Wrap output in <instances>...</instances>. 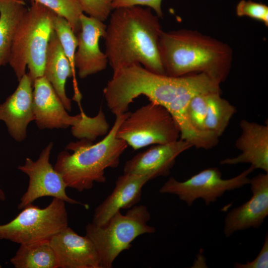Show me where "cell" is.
Listing matches in <instances>:
<instances>
[{"label": "cell", "instance_id": "1", "mask_svg": "<svg viewBox=\"0 0 268 268\" xmlns=\"http://www.w3.org/2000/svg\"><path fill=\"white\" fill-rule=\"evenodd\" d=\"M220 85L205 73L171 76L152 72L137 63L114 71L103 94L116 117L127 112L137 97L146 96L171 114L179 128L181 139L199 148L204 144L205 136L192 126L187 112L189 103L197 94L221 93Z\"/></svg>", "mask_w": 268, "mask_h": 268}, {"label": "cell", "instance_id": "2", "mask_svg": "<svg viewBox=\"0 0 268 268\" xmlns=\"http://www.w3.org/2000/svg\"><path fill=\"white\" fill-rule=\"evenodd\" d=\"M110 16L103 38L113 71L138 63L152 72L165 74L159 47L163 30L159 18L151 8L120 7Z\"/></svg>", "mask_w": 268, "mask_h": 268}, {"label": "cell", "instance_id": "3", "mask_svg": "<svg viewBox=\"0 0 268 268\" xmlns=\"http://www.w3.org/2000/svg\"><path fill=\"white\" fill-rule=\"evenodd\" d=\"M159 47L167 75L203 73L221 84L230 72L233 56L230 46L197 31H163Z\"/></svg>", "mask_w": 268, "mask_h": 268}, {"label": "cell", "instance_id": "4", "mask_svg": "<svg viewBox=\"0 0 268 268\" xmlns=\"http://www.w3.org/2000/svg\"><path fill=\"white\" fill-rule=\"evenodd\" d=\"M128 111L116 116L114 124L106 136L92 144L91 141L82 139L70 142L67 150L58 155L55 169L62 176L67 187L78 192L91 189L95 182L106 181L105 170L116 168L120 157L128 147L127 143L116 136L117 130L128 115Z\"/></svg>", "mask_w": 268, "mask_h": 268}, {"label": "cell", "instance_id": "5", "mask_svg": "<svg viewBox=\"0 0 268 268\" xmlns=\"http://www.w3.org/2000/svg\"><path fill=\"white\" fill-rule=\"evenodd\" d=\"M19 21L13 39L9 65L19 81L26 73L32 85L34 80L44 75L48 45L54 30L56 14L38 2H31Z\"/></svg>", "mask_w": 268, "mask_h": 268}, {"label": "cell", "instance_id": "6", "mask_svg": "<svg viewBox=\"0 0 268 268\" xmlns=\"http://www.w3.org/2000/svg\"><path fill=\"white\" fill-rule=\"evenodd\" d=\"M33 89L34 121L39 129H65L71 126L73 136L91 141L108 132L109 125L101 109L93 117H88L82 112L74 116L69 115L44 76L34 80Z\"/></svg>", "mask_w": 268, "mask_h": 268}, {"label": "cell", "instance_id": "7", "mask_svg": "<svg viewBox=\"0 0 268 268\" xmlns=\"http://www.w3.org/2000/svg\"><path fill=\"white\" fill-rule=\"evenodd\" d=\"M150 219L146 206L135 205L124 214L118 211L102 226L86 225L85 235L94 244L102 268H112L118 256L129 250L137 237L155 232V228L147 224Z\"/></svg>", "mask_w": 268, "mask_h": 268}, {"label": "cell", "instance_id": "8", "mask_svg": "<svg viewBox=\"0 0 268 268\" xmlns=\"http://www.w3.org/2000/svg\"><path fill=\"white\" fill-rule=\"evenodd\" d=\"M116 136L134 150L153 144H165L180 137L179 128L163 106L150 102L134 112H128Z\"/></svg>", "mask_w": 268, "mask_h": 268}, {"label": "cell", "instance_id": "9", "mask_svg": "<svg viewBox=\"0 0 268 268\" xmlns=\"http://www.w3.org/2000/svg\"><path fill=\"white\" fill-rule=\"evenodd\" d=\"M65 203L53 198L43 208L32 204L27 205L12 220L0 225V239L20 245L50 240L68 226Z\"/></svg>", "mask_w": 268, "mask_h": 268}, {"label": "cell", "instance_id": "10", "mask_svg": "<svg viewBox=\"0 0 268 268\" xmlns=\"http://www.w3.org/2000/svg\"><path fill=\"white\" fill-rule=\"evenodd\" d=\"M255 170L251 166L239 175L224 179L217 167L201 170L184 181L170 177L161 187L159 192L177 196L188 206L198 199H202L206 205L215 202L227 191L234 190L249 184V175Z\"/></svg>", "mask_w": 268, "mask_h": 268}, {"label": "cell", "instance_id": "11", "mask_svg": "<svg viewBox=\"0 0 268 268\" xmlns=\"http://www.w3.org/2000/svg\"><path fill=\"white\" fill-rule=\"evenodd\" d=\"M53 145V143L50 142L42 150L36 161L27 157L23 165L18 166V169L29 178L28 188L20 199L17 206L18 209H23L37 199L44 197H52L70 204L87 206V204L67 195V185L61 175L55 169L49 161Z\"/></svg>", "mask_w": 268, "mask_h": 268}, {"label": "cell", "instance_id": "12", "mask_svg": "<svg viewBox=\"0 0 268 268\" xmlns=\"http://www.w3.org/2000/svg\"><path fill=\"white\" fill-rule=\"evenodd\" d=\"M81 29L76 35L77 46L75 53V68L81 79L104 70L107 57L99 47L100 38L105 35L107 25L97 18L82 13L80 16Z\"/></svg>", "mask_w": 268, "mask_h": 268}, {"label": "cell", "instance_id": "13", "mask_svg": "<svg viewBox=\"0 0 268 268\" xmlns=\"http://www.w3.org/2000/svg\"><path fill=\"white\" fill-rule=\"evenodd\" d=\"M251 198L226 215L224 234L226 237L249 228H258L268 215V173L250 179Z\"/></svg>", "mask_w": 268, "mask_h": 268}, {"label": "cell", "instance_id": "14", "mask_svg": "<svg viewBox=\"0 0 268 268\" xmlns=\"http://www.w3.org/2000/svg\"><path fill=\"white\" fill-rule=\"evenodd\" d=\"M192 147L191 144L181 138L168 143L155 144L127 161L124 173L147 176L150 180L167 176L177 157Z\"/></svg>", "mask_w": 268, "mask_h": 268}, {"label": "cell", "instance_id": "15", "mask_svg": "<svg viewBox=\"0 0 268 268\" xmlns=\"http://www.w3.org/2000/svg\"><path fill=\"white\" fill-rule=\"evenodd\" d=\"M59 268H102L94 244L69 226L50 240Z\"/></svg>", "mask_w": 268, "mask_h": 268}, {"label": "cell", "instance_id": "16", "mask_svg": "<svg viewBox=\"0 0 268 268\" xmlns=\"http://www.w3.org/2000/svg\"><path fill=\"white\" fill-rule=\"evenodd\" d=\"M18 82L14 92L0 104V121L5 123L10 136L20 142L26 138L27 126L35 116L33 85L28 74Z\"/></svg>", "mask_w": 268, "mask_h": 268}, {"label": "cell", "instance_id": "17", "mask_svg": "<svg viewBox=\"0 0 268 268\" xmlns=\"http://www.w3.org/2000/svg\"><path fill=\"white\" fill-rule=\"evenodd\" d=\"M239 125L241 132L235 145L241 153L235 157L225 158L220 164L249 163L255 169L268 173V125L243 119Z\"/></svg>", "mask_w": 268, "mask_h": 268}, {"label": "cell", "instance_id": "18", "mask_svg": "<svg viewBox=\"0 0 268 268\" xmlns=\"http://www.w3.org/2000/svg\"><path fill=\"white\" fill-rule=\"evenodd\" d=\"M149 180L144 175L124 173L120 176L112 192L96 207L91 223L102 226L121 209L136 205L140 200L143 187Z\"/></svg>", "mask_w": 268, "mask_h": 268}, {"label": "cell", "instance_id": "19", "mask_svg": "<svg viewBox=\"0 0 268 268\" xmlns=\"http://www.w3.org/2000/svg\"><path fill=\"white\" fill-rule=\"evenodd\" d=\"M51 84L66 109L71 111V102L67 96L65 86L68 77H73L74 97L79 100L81 95L75 77L55 30L51 34L47 47L44 75Z\"/></svg>", "mask_w": 268, "mask_h": 268}, {"label": "cell", "instance_id": "20", "mask_svg": "<svg viewBox=\"0 0 268 268\" xmlns=\"http://www.w3.org/2000/svg\"><path fill=\"white\" fill-rule=\"evenodd\" d=\"M27 9L23 0H0V68L9 63L17 26Z\"/></svg>", "mask_w": 268, "mask_h": 268}, {"label": "cell", "instance_id": "21", "mask_svg": "<svg viewBox=\"0 0 268 268\" xmlns=\"http://www.w3.org/2000/svg\"><path fill=\"white\" fill-rule=\"evenodd\" d=\"M10 262L16 268H59L49 240L20 244Z\"/></svg>", "mask_w": 268, "mask_h": 268}, {"label": "cell", "instance_id": "22", "mask_svg": "<svg viewBox=\"0 0 268 268\" xmlns=\"http://www.w3.org/2000/svg\"><path fill=\"white\" fill-rule=\"evenodd\" d=\"M221 93L212 92L207 94V112L205 126L207 130L219 137L236 112L235 107L222 98Z\"/></svg>", "mask_w": 268, "mask_h": 268}, {"label": "cell", "instance_id": "23", "mask_svg": "<svg viewBox=\"0 0 268 268\" xmlns=\"http://www.w3.org/2000/svg\"><path fill=\"white\" fill-rule=\"evenodd\" d=\"M39 3L52 10L56 14L64 18L76 35L80 30V16L83 13L77 0H29Z\"/></svg>", "mask_w": 268, "mask_h": 268}, {"label": "cell", "instance_id": "24", "mask_svg": "<svg viewBox=\"0 0 268 268\" xmlns=\"http://www.w3.org/2000/svg\"><path fill=\"white\" fill-rule=\"evenodd\" d=\"M207 94H197L191 98L188 106V115L192 126L197 132L204 135L217 137L209 132L205 126Z\"/></svg>", "mask_w": 268, "mask_h": 268}, {"label": "cell", "instance_id": "25", "mask_svg": "<svg viewBox=\"0 0 268 268\" xmlns=\"http://www.w3.org/2000/svg\"><path fill=\"white\" fill-rule=\"evenodd\" d=\"M238 16H247L263 22L268 26V6L263 3L251 0H241L236 5Z\"/></svg>", "mask_w": 268, "mask_h": 268}, {"label": "cell", "instance_id": "26", "mask_svg": "<svg viewBox=\"0 0 268 268\" xmlns=\"http://www.w3.org/2000/svg\"><path fill=\"white\" fill-rule=\"evenodd\" d=\"M80 4L83 13L89 16L105 21L110 16L113 0H77Z\"/></svg>", "mask_w": 268, "mask_h": 268}, {"label": "cell", "instance_id": "27", "mask_svg": "<svg viewBox=\"0 0 268 268\" xmlns=\"http://www.w3.org/2000/svg\"><path fill=\"white\" fill-rule=\"evenodd\" d=\"M162 0H113L112 7L114 9L132 6H147L152 9L159 18H162Z\"/></svg>", "mask_w": 268, "mask_h": 268}, {"label": "cell", "instance_id": "28", "mask_svg": "<svg viewBox=\"0 0 268 268\" xmlns=\"http://www.w3.org/2000/svg\"><path fill=\"white\" fill-rule=\"evenodd\" d=\"M235 268H268V235L265 236L264 242L262 249L256 257L251 262L245 264L235 262L234 264Z\"/></svg>", "mask_w": 268, "mask_h": 268}, {"label": "cell", "instance_id": "29", "mask_svg": "<svg viewBox=\"0 0 268 268\" xmlns=\"http://www.w3.org/2000/svg\"><path fill=\"white\" fill-rule=\"evenodd\" d=\"M5 200V195L2 190L0 189V201H4Z\"/></svg>", "mask_w": 268, "mask_h": 268}, {"label": "cell", "instance_id": "30", "mask_svg": "<svg viewBox=\"0 0 268 268\" xmlns=\"http://www.w3.org/2000/svg\"><path fill=\"white\" fill-rule=\"evenodd\" d=\"M1 268V266L0 265V268Z\"/></svg>", "mask_w": 268, "mask_h": 268}]
</instances>
